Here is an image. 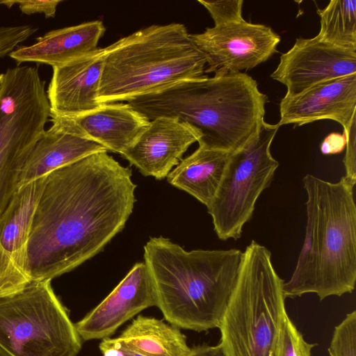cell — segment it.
Segmentation results:
<instances>
[{"mask_svg": "<svg viewBox=\"0 0 356 356\" xmlns=\"http://www.w3.org/2000/svg\"><path fill=\"white\" fill-rule=\"evenodd\" d=\"M81 344L50 280L0 298V346L13 356H76Z\"/></svg>", "mask_w": 356, "mask_h": 356, "instance_id": "52a82bcc", "label": "cell"}, {"mask_svg": "<svg viewBox=\"0 0 356 356\" xmlns=\"http://www.w3.org/2000/svg\"><path fill=\"white\" fill-rule=\"evenodd\" d=\"M104 32L100 20L58 29L37 38L31 45L16 48L9 56L18 65L35 63L60 66L96 51Z\"/></svg>", "mask_w": 356, "mask_h": 356, "instance_id": "e0dca14e", "label": "cell"}, {"mask_svg": "<svg viewBox=\"0 0 356 356\" xmlns=\"http://www.w3.org/2000/svg\"><path fill=\"white\" fill-rule=\"evenodd\" d=\"M319 39L334 46L356 50V1L332 0L318 9Z\"/></svg>", "mask_w": 356, "mask_h": 356, "instance_id": "7402d4cb", "label": "cell"}, {"mask_svg": "<svg viewBox=\"0 0 356 356\" xmlns=\"http://www.w3.org/2000/svg\"><path fill=\"white\" fill-rule=\"evenodd\" d=\"M145 356H189L191 348L179 327L138 316L118 337Z\"/></svg>", "mask_w": 356, "mask_h": 356, "instance_id": "44dd1931", "label": "cell"}, {"mask_svg": "<svg viewBox=\"0 0 356 356\" xmlns=\"http://www.w3.org/2000/svg\"><path fill=\"white\" fill-rule=\"evenodd\" d=\"M5 296H6V295L4 294L3 291H2V289L0 287V298H3Z\"/></svg>", "mask_w": 356, "mask_h": 356, "instance_id": "836d02e7", "label": "cell"}, {"mask_svg": "<svg viewBox=\"0 0 356 356\" xmlns=\"http://www.w3.org/2000/svg\"><path fill=\"white\" fill-rule=\"evenodd\" d=\"M196 46L205 54V73L225 75L248 70L272 56L280 36L270 26L245 19L207 28L201 33L191 34Z\"/></svg>", "mask_w": 356, "mask_h": 356, "instance_id": "30bf717a", "label": "cell"}, {"mask_svg": "<svg viewBox=\"0 0 356 356\" xmlns=\"http://www.w3.org/2000/svg\"><path fill=\"white\" fill-rule=\"evenodd\" d=\"M354 74L356 50L334 46L315 36L297 38L293 46L281 55L270 76L286 87V95L293 96Z\"/></svg>", "mask_w": 356, "mask_h": 356, "instance_id": "8fae6325", "label": "cell"}, {"mask_svg": "<svg viewBox=\"0 0 356 356\" xmlns=\"http://www.w3.org/2000/svg\"><path fill=\"white\" fill-rule=\"evenodd\" d=\"M60 0H2L0 4L10 8L18 5L22 13L32 15L35 13L44 14L46 18L54 17L57 6Z\"/></svg>", "mask_w": 356, "mask_h": 356, "instance_id": "4316f807", "label": "cell"}, {"mask_svg": "<svg viewBox=\"0 0 356 356\" xmlns=\"http://www.w3.org/2000/svg\"><path fill=\"white\" fill-rule=\"evenodd\" d=\"M200 138L189 124L177 118L158 117L121 155L144 176L167 177L188 148Z\"/></svg>", "mask_w": 356, "mask_h": 356, "instance_id": "5bb4252c", "label": "cell"}, {"mask_svg": "<svg viewBox=\"0 0 356 356\" xmlns=\"http://www.w3.org/2000/svg\"><path fill=\"white\" fill-rule=\"evenodd\" d=\"M355 120L346 136V154L343 159L345 177L352 183L356 184V145H355Z\"/></svg>", "mask_w": 356, "mask_h": 356, "instance_id": "83f0119b", "label": "cell"}, {"mask_svg": "<svg viewBox=\"0 0 356 356\" xmlns=\"http://www.w3.org/2000/svg\"><path fill=\"white\" fill-rule=\"evenodd\" d=\"M209 13L214 26L239 22L242 17L243 0L205 1L198 0Z\"/></svg>", "mask_w": 356, "mask_h": 356, "instance_id": "d4e9b609", "label": "cell"}, {"mask_svg": "<svg viewBox=\"0 0 356 356\" xmlns=\"http://www.w3.org/2000/svg\"><path fill=\"white\" fill-rule=\"evenodd\" d=\"M189 356H227L222 345H202L191 348Z\"/></svg>", "mask_w": 356, "mask_h": 356, "instance_id": "4dcf8cb0", "label": "cell"}, {"mask_svg": "<svg viewBox=\"0 0 356 356\" xmlns=\"http://www.w3.org/2000/svg\"><path fill=\"white\" fill-rule=\"evenodd\" d=\"M3 73L0 74V96H1L2 86H3Z\"/></svg>", "mask_w": 356, "mask_h": 356, "instance_id": "d6a6232c", "label": "cell"}, {"mask_svg": "<svg viewBox=\"0 0 356 356\" xmlns=\"http://www.w3.org/2000/svg\"><path fill=\"white\" fill-rule=\"evenodd\" d=\"M278 125L302 126L329 119L341 124L346 135L356 120V74L316 85L280 102Z\"/></svg>", "mask_w": 356, "mask_h": 356, "instance_id": "4fadbf2b", "label": "cell"}, {"mask_svg": "<svg viewBox=\"0 0 356 356\" xmlns=\"http://www.w3.org/2000/svg\"><path fill=\"white\" fill-rule=\"evenodd\" d=\"M67 118L107 151L120 154L135 143L150 122L128 103L120 102L104 104L94 111Z\"/></svg>", "mask_w": 356, "mask_h": 356, "instance_id": "d6986e66", "label": "cell"}, {"mask_svg": "<svg viewBox=\"0 0 356 356\" xmlns=\"http://www.w3.org/2000/svg\"><path fill=\"white\" fill-rule=\"evenodd\" d=\"M105 49L101 104L129 102L207 76L206 56L181 23L141 29Z\"/></svg>", "mask_w": 356, "mask_h": 356, "instance_id": "5b68a950", "label": "cell"}, {"mask_svg": "<svg viewBox=\"0 0 356 356\" xmlns=\"http://www.w3.org/2000/svg\"><path fill=\"white\" fill-rule=\"evenodd\" d=\"M47 177L48 175L18 188L0 215V253L10 268L26 277L27 243Z\"/></svg>", "mask_w": 356, "mask_h": 356, "instance_id": "ac0fdd59", "label": "cell"}, {"mask_svg": "<svg viewBox=\"0 0 356 356\" xmlns=\"http://www.w3.org/2000/svg\"><path fill=\"white\" fill-rule=\"evenodd\" d=\"M131 175L106 151L48 175L26 246L30 282L71 271L122 230L136 202Z\"/></svg>", "mask_w": 356, "mask_h": 356, "instance_id": "6da1fadb", "label": "cell"}, {"mask_svg": "<svg viewBox=\"0 0 356 356\" xmlns=\"http://www.w3.org/2000/svg\"><path fill=\"white\" fill-rule=\"evenodd\" d=\"M279 128L278 124L264 121L256 136L230 153L218 189L207 207L220 240L241 237L257 199L270 184L279 166L270 152Z\"/></svg>", "mask_w": 356, "mask_h": 356, "instance_id": "9c48e42d", "label": "cell"}, {"mask_svg": "<svg viewBox=\"0 0 356 356\" xmlns=\"http://www.w3.org/2000/svg\"><path fill=\"white\" fill-rule=\"evenodd\" d=\"M242 256L233 248L186 251L168 238L151 237L144 246V262L165 320L196 332L218 328Z\"/></svg>", "mask_w": 356, "mask_h": 356, "instance_id": "277c9868", "label": "cell"}, {"mask_svg": "<svg viewBox=\"0 0 356 356\" xmlns=\"http://www.w3.org/2000/svg\"><path fill=\"white\" fill-rule=\"evenodd\" d=\"M50 117L52 125L45 130L29 153L20 172L17 188L90 154L107 152L67 117Z\"/></svg>", "mask_w": 356, "mask_h": 356, "instance_id": "2e32d148", "label": "cell"}, {"mask_svg": "<svg viewBox=\"0 0 356 356\" xmlns=\"http://www.w3.org/2000/svg\"><path fill=\"white\" fill-rule=\"evenodd\" d=\"M37 30L30 25L0 26V58L9 55Z\"/></svg>", "mask_w": 356, "mask_h": 356, "instance_id": "484cf974", "label": "cell"}, {"mask_svg": "<svg viewBox=\"0 0 356 356\" xmlns=\"http://www.w3.org/2000/svg\"><path fill=\"white\" fill-rule=\"evenodd\" d=\"M316 343L307 342L286 314L279 330L275 356H312Z\"/></svg>", "mask_w": 356, "mask_h": 356, "instance_id": "603a6c76", "label": "cell"}, {"mask_svg": "<svg viewBox=\"0 0 356 356\" xmlns=\"http://www.w3.org/2000/svg\"><path fill=\"white\" fill-rule=\"evenodd\" d=\"M0 356H13L6 350L0 346Z\"/></svg>", "mask_w": 356, "mask_h": 356, "instance_id": "1f68e13d", "label": "cell"}, {"mask_svg": "<svg viewBox=\"0 0 356 356\" xmlns=\"http://www.w3.org/2000/svg\"><path fill=\"white\" fill-rule=\"evenodd\" d=\"M157 304L148 268L145 262L136 263L115 288L74 325L81 340L103 339L140 312Z\"/></svg>", "mask_w": 356, "mask_h": 356, "instance_id": "7c38bea8", "label": "cell"}, {"mask_svg": "<svg viewBox=\"0 0 356 356\" xmlns=\"http://www.w3.org/2000/svg\"><path fill=\"white\" fill-rule=\"evenodd\" d=\"M327 350L330 356H356V311L334 327Z\"/></svg>", "mask_w": 356, "mask_h": 356, "instance_id": "cb8c5ba5", "label": "cell"}, {"mask_svg": "<svg viewBox=\"0 0 356 356\" xmlns=\"http://www.w3.org/2000/svg\"><path fill=\"white\" fill-rule=\"evenodd\" d=\"M268 96L245 73L183 81L127 103L149 120L177 118L199 134V146L232 153L256 136Z\"/></svg>", "mask_w": 356, "mask_h": 356, "instance_id": "7a4b0ae2", "label": "cell"}, {"mask_svg": "<svg viewBox=\"0 0 356 356\" xmlns=\"http://www.w3.org/2000/svg\"><path fill=\"white\" fill-rule=\"evenodd\" d=\"M229 154L199 146L170 172L168 181L187 192L207 208L218 189Z\"/></svg>", "mask_w": 356, "mask_h": 356, "instance_id": "ffe728a7", "label": "cell"}, {"mask_svg": "<svg viewBox=\"0 0 356 356\" xmlns=\"http://www.w3.org/2000/svg\"><path fill=\"white\" fill-rule=\"evenodd\" d=\"M105 48L67 64L52 67L47 95L51 115L73 117L99 108L98 95Z\"/></svg>", "mask_w": 356, "mask_h": 356, "instance_id": "9a60e30c", "label": "cell"}, {"mask_svg": "<svg viewBox=\"0 0 356 356\" xmlns=\"http://www.w3.org/2000/svg\"><path fill=\"white\" fill-rule=\"evenodd\" d=\"M0 96V215L17 188L22 168L45 131L51 115L38 69L22 66L3 73Z\"/></svg>", "mask_w": 356, "mask_h": 356, "instance_id": "ba28073f", "label": "cell"}, {"mask_svg": "<svg viewBox=\"0 0 356 356\" xmlns=\"http://www.w3.org/2000/svg\"><path fill=\"white\" fill-rule=\"evenodd\" d=\"M284 282L270 251L252 241L243 252L237 280L218 327L227 356H275L286 314Z\"/></svg>", "mask_w": 356, "mask_h": 356, "instance_id": "8992f818", "label": "cell"}, {"mask_svg": "<svg viewBox=\"0 0 356 356\" xmlns=\"http://www.w3.org/2000/svg\"><path fill=\"white\" fill-rule=\"evenodd\" d=\"M99 348L103 356H145L127 346L118 337L103 339Z\"/></svg>", "mask_w": 356, "mask_h": 356, "instance_id": "f1b7e54d", "label": "cell"}, {"mask_svg": "<svg viewBox=\"0 0 356 356\" xmlns=\"http://www.w3.org/2000/svg\"><path fill=\"white\" fill-rule=\"evenodd\" d=\"M307 194L305 236L296 268L283 284L285 298L315 293L320 300L351 293L356 282L355 184L302 179Z\"/></svg>", "mask_w": 356, "mask_h": 356, "instance_id": "3957f363", "label": "cell"}, {"mask_svg": "<svg viewBox=\"0 0 356 356\" xmlns=\"http://www.w3.org/2000/svg\"><path fill=\"white\" fill-rule=\"evenodd\" d=\"M346 145L345 134L331 133L322 142L321 152L325 155L335 154L341 152Z\"/></svg>", "mask_w": 356, "mask_h": 356, "instance_id": "f546056e", "label": "cell"}]
</instances>
